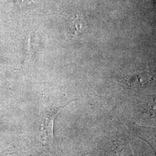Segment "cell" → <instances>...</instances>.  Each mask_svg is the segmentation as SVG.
Returning a JSON list of instances; mask_svg holds the SVG:
<instances>
[{
	"label": "cell",
	"mask_w": 156,
	"mask_h": 156,
	"mask_svg": "<svg viewBox=\"0 0 156 156\" xmlns=\"http://www.w3.org/2000/svg\"><path fill=\"white\" fill-rule=\"evenodd\" d=\"M64 106L53 107L41 113L40 131L41 136L45 144L53 145L54 144V122L57 113Z\"/></svg>",
	"instance_id": "obj_1"
},
{
	"label": "cell",
	"mask_w": 156,
	"mask_h": 156,
	"mask_svg": "<svg viewBox=\"0 0 156 156\" xmlns=\"http://www.w3.org/2000/svg\"><path fill=\"white\" fill-rule=\"evenodd\" d=\"M152 80V77L148 73H143L134 76L129 80V84L134 87H138L149 83Z\"/></svg>",
	"instance_id": "obj_2"
},
{
	"label": "cell",
	"mask_w": 156,
	"mask_h": 156,
	"mask_svg": "<svg viewBox=\"0 0 156 156\" xmlns=\"http://www.w3.org/2000/svg\"><path fill=\"white\" fill-rule=\"evenodd\" d=\"M144 112L151 116H156V95L146 101L144 106Z\"/></svg>",
	"instance_id": "obj_3"
},
{
	"label": "cell",
	"mask_w": 156,
	"mask_h": 156,
	"mask_svg": "<svg viewBox=\"0 0 156 156\" xmlns=\"http://www.w3.org/2000/svg\"><path fill=\"white\" fill-rule=\"evenodd\" d=\"M16 2L17 5L21 7L31 4V3L35 2V0H16Z\"/></svg>",
	"instance_id": "obj_4"
}]
</instances>
